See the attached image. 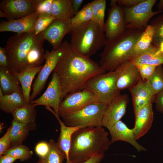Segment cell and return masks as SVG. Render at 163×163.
Here are the masks:
<instances>
[{
  "mask_svg": "<svg viewBox=\"0 0 163 163\" xmlns=\"http://www.w3.org/2000/svg\"><path fill=\"white\" fill-rule=\"evenodd\" d=\"M61 46L62 54L53 72L60 83L62 101L68 94L82 90L92 77L106 72L90 57L74 50L67 41L62 43Z\"/></svg>",
  "mask_w": 163,
  "mask_h": 163,
  "instance_id": "1",
  "label": "cell"
},
{
  "mask_svg": "<svg viewBox=\"0 0 163 163\" xmlns=\"http://www.w3.org/2000/svg\"><path fill=\"white\" fill-rule=\"evenodd\" d=\"M102 126L81 128L73 134L69 153L71 163H83L104 155L112 143Z\"/></svg>",
  "mask_w": 163,
  "mask_h": 163,
  "instance_id": "2",
  "label": "cell"
},
{
  "mask_svg": "<svg viewBox=\"0 0 163 163\" xmlns=\"http://www.w3.org/2000/svg\"><path fill=\"white\" fill-rule=\"evenodd\" d=\"M144 30L126 29L119 36L107 40L100 54L99 65L105 72L114 71L123 62L130 60L134 46Z\"/></svg>",
  "mask_w": 163,
  "mask_h": 163,
  "instance_id": "3",
  "label": "cell"
},
{
  "mask_svg": "<svg viewBox=\"0 0 163 163\" xmlns=\"http://www.w3.org/2000/svg\"><path fill=\"white\" fill-rule=\"evenodd\" d=\"M73 27L70 44L81 55L90 57L105 45L107 40L104 29L97 22L91 20Z\"/></svg>",
  "mask_w": 163,
  "mask_h": 163,
  "instance_id": "4",
  "label": "cell"
},
{
  "mask_svg": "<svg viewBox=\"0 0 163 163\" xmlns=\"http://www.w3.org/2000/svg\"><path fill=\"white\" fill-rule=\"evenodd\" d=\"M36 36L33 31L17 34L8 38L4 48L8 69L13 73L21 72L27 68V57Z\"/></svg>",
  "mask_w": 163,
  "mask_h": 163,
  "instance_id": "5",
  "label": "cell"
},
{
  "mask_svg": "<svg viewBox=\"0 0 163 163\" xmlns=\"http://www.w3.org/2000/svg\"><path fill=\"white\" fill-rule=\"evenodd\" d=\"M117 75L115 71L97 75L88 80L83 89L92 91L99 102L107 105L120 94L117 86Z\"/></svg>",
  "mask_w": 163,
  "mask_h": 163,
  "instance_id": "6",
  "label": "cell"
},
{
  "mask_svg": "<svg viewBox=\"0 0 163 163\" xmlns=\"http://www.w3.org/2000/svg\"><path fill=\"white\" fill-rule=\"evenodd\" d=\"M107 106L104 104L97 102L61 117L64 123L69 126H80L83 128L102 126L103 116Z\"/></svg>",
  "mask_w": 163,
  "mask_h": 163,
  "instance_id": "7",
  "label": "cell"
},
{
  "mask_svg": "<svg viewBox=\"0 0 163 163\" xmlns=\"http://www.w3.org/2000/svg\"><path fill=\"white\" fill-rule=\"evenodd\" d=\"M156 0H144L131 8L123 7L125 15L124 22L126 29L144 30L150 19L162 11H153L152 8Z\"/></svg>",
  "mask_w": 163,
  "mask_h": 163,
  "instance_id": "8",
  "label": "cell"
},
{
  "mask_svg": "<svg viewBox=\"0 0 163 163\" xmlns=\"http://www.w3.org/2000/svg\"><path fill=\"white\" fill-rule=\"evenodd\" d=\"M97 102H99L96 96L88 90L84 89L70 93L61 101L59 107V115L62 117Z\"/></svg>",
  "mask_w": 163,
  "mask_h": 163,
  "instance_id": "9",
  "label": "cell"
},
{
  "mask_svg": "<svg viewBox=\"0 0 163 163\" xmlns=\"http://www.w3.org/2000/svg\"><path fill=\"white\" fill-rule=\"evenodd\" d=\"M62 54L60 46L51 51L46 50L45 53V63L33 83V91L30 94V102L39 95L45 86L46 81L51 73L53 72Z\"/></svg>",
  "mask_w": 163,
  "mask_h": 163,
  "instance_id": "10",
  "label": "cell"
},
{
  "mask_svg": "<svg viewBox=\"0 0 163 163\" xmlns=\"http://www.w3.org/2000/svg\"><path fill=\"white\" fill-rule=\"evenodd\" d=\"M110 5L107 18L104 27L107 40L119 36L126 29L123 7L117 4L116 0H111Z\"/></svg>",
  "mask_w": 163,
  "mask_h": 163,
  "instance_id": "11",
  "label": "cell"
},
{
  "mask_svg": "<svg viewBox=\"0 0 163 163\" xmlns=\"http://www.w3.org/2000/svg\"><path fill=\"white\" fill-rule=\"evenodd\" d=\"M37 0H2L0 10L7 16L8 21L26 17L35 12Z\"/></svg>",
  "mask_w": 163,
  "mask_h": 163,
  "instance_id": "12",
  "label": "cell"
},
{
  "mask_svg": "<svg viewBox=\"0 0 163 163\" xmlns=\"http://www.w3.org/2000/svg\"><path fill=\"white\" fill-rule=\"evenodd\" d=\"M62 88L58 77L53 72L51 80L44 92L39 98L30 103L33 104L35 107L39 105L50 107L59 115V107L62 101Z\"/></svg>",
  "mask_w": 163,
  "mask_h": 163,
  "instance_id": "13",
  "label": "cell"
},
{
  "mask_svg": "<svg viewBox=\"0 0 163 163\" xmlns=\"http://www.w3.org/2000/svg\"><path fill=\"white\" fill-rule=\"evenodd\" d=\"M129 102L127 94H120L107 105L103 116L102 126L109 130L121 120L126 113Z\"/></svg>",
  "mask_w": 163,
  "mask_h": 163,
  "instance_id": "14",
  "label": "cell"
},
{
  "mask_svg": "<svg viewBox=\"0 0 163 163\" xmlns=\"http://www.w3.org/2000/svg\"><path fill=\"white\" fill-rule=\"evenodd\" d=\"M71 20H54L40 33L45 40L51 44L53 49H58L65 36L72 32L73 27L71 23Z\"/></svg>",
  "mask_w": 163,
  "mask_h": 163,
  "instance_id": "15",
  "label": "cell"
},
{
  "mask_svg": "<svg viewBox=\"0 0 163 163\" xmlns=\"http://www.w3.org/2000/svg\"><path fill=\"white\" fill-rule=\"evenodd\" d=\"M114 71L117 75V86L120 91L129 89L141 78L137 67L130 60L122 63Z\"/></svg>",
  "mask_w": 163,
  "mask_h": 163,
  "instance_id": "16",
  "label": "cell"
},
{
  "mask_svg": "<svg viewBox=\"0 0 163 163\" xmlns=\"http://www.w3.org/2000/svg\"><path fill=\"white\" fill-rule=\"evenodd\" d=\"M108 130L111 143L117 141H124L130 144L139 152L147 151L146 148L137 141L133 129L129 128L121 120Z\"/></svg>",
  "mask_w": 163,
  "mask_h": 163,
  "instance_id": "17",
  "label": "cell"
},
{
  "mask_svg": "<svg viewBox=\"0 0 163 163\" xmlns=\"http://www.w3.org/2000/svg\"><path fill=\"white\" fill-rule=\"evenodd\" d=\"M132 97L134 114L140 109L154 102L155 96L153 94L146 80L141 78L138 82L129 89Z\"/></svg>",
  "mask_w": 163,
  "mask_h": 163,
  "instance_id": "18",
  "label": "cell"
},
{
  "mask_svg": "<svg viewBox=\"0 0 163 163\" xmlns=\"http://www.w3.org/2000/svg\"><path fill=\"white\" fill-rule=\"evenodd\" d=\"M39 16L35 12L25 17L9 21H1L0 32L11 31L20 34L34 31Z\"/></svg>",
  "mask_w": 163,
  "mask_h": 163,
  "instance_id": "19",
  "label": "cell"
},
{
  "mask_svg": "<svg viewBox=\"0 0 163 163\" xmlns=\"http://www.w3.org/2000/svg\"><path fill=\"white\" fill-rule=\"evenodd\" d=\"M152 104L142 107L134 114L135 124L133 129L137 140L145 135L151 127L154 119Z\"/></svg>",
  "mask_w": 163,
  "mask_h": 163,
  "instance_id": "20",
  "label": "cell"
},
{
  "mask_svg": "<svg viewBox=\"0 0 163 163\" xmlns=\"http://www.w3.org/2000/svg\"><path fill=\"white\" fill-rule=\"evenodd\" d=\"M50 112L58 120L60 126V132L57 142L58 146L66 156V163H71L69 158L72 137L73 134L78 129L83 128L82 126L71 127L66 126L54 111L52 110Z\"/></svg>",
  "mask_w": 163,
  "mask_h": 163,
  "instance_id": "21",
  "label": "cell"
},
{
  "mask_svg": "<svg viewBox=\"0 0 163 163\" xmlns=\"http://www.w3.org/2000/svg\"><path fill=\"white\" fill-rule=\"evenodd\" d=\"M158 47L152 44L147 50L135 54L129 60L134 65L147 64L156 66L163 64V53H157Z\"/></svg>",
  "mask_w": 163,
  "mask_h": 163,
  "instance_id": "22",
  "label": "cell"
},
{
  "mask_svg": "<svg viewBox=\"0 0 163 163\" xmlns=\"http://www.w3.org/2000/svg\"><path fill=\"white\" fill-rule=\"evenodd\" d=\"M43 66V65H41L29 67L21 72L13 73L21 84L22 93L27 103H29L30 102V91L33 80Z\"/></svg>",
  "mask_w": 163,
  "mask_h": 163,
  "instance_id": "23",
  "label": "cell"
},
{
  "mask_svg": "<svg viewBox=\"0 0 163 163\" xmlns=\"http://www.w3.org/2000/svg\"><path fill=\"white\" fill-rule=\"evenodd\" d=\"M19 83L17 78L8 68L0 66V88L4 95L15 92L22 93Z\"/></svg>",
  "mask_w": 163,
  "mask_h": 163,
  "instance_id": "24",
  "label": "cell"
},
{
  "mask_svg": "<svg viewBox=\"0 0 163 163\" xmlns=\"http://www.w3.org/2000/svg\"><path fill=\"white\" fill-rule=\"evenodd\" d=\"M11 123V147L22 144L29 132L35 130L36 128V123L32 124L23 123L13 119Z\"/></svg>",
  "mask_w": 163,
  "mask_h": 163,
  "instance_id": "25",
  "label": "cell"
},
{
  "mask_svg": "<svg viewBox=\"0 0 163 163\" xmlns=\"http://www.w3.org/2000/svg\"><path fill=\"white\" fill-rule=\"evenodd\" d=\"M45 40L40 33L36 35L34 43L27 57V68L40 66L45 60V53L43 48Z\"/></svg>",
  "mask_w": 163,
  "mask_h": 163,
  "instance_id": "26",
  "label": "cell"
},
{
  "mask_svg": "<svg viewBox=\"0 0 163 163\" xmlns=\"http://www.w3.org/2000/svg\"><path fill=\"white\" fill-rule=\"evenodd\" d=\"M51 14L55 20L71 19L74 15L71 0H53Z\"/></svg>",
  "mask_w": 163,
  "mask_h": 163,
  "instance_id": "27",
  "label": "cell"
},
{
  "mask_svg": "<svg viewBox=\"0 0 163 163\" xmlns=\"http://www.w3.org/2000/svg\"><path fill=\"white\" fill-rule=\"evenodd\" d=\"M27 104L21 93H14L0 97V110L7 113L11 114L16 109Z\"/></svg>",
  "mask_w": 163,
  "mask_h": 163,
  "instance_id": "28",
  "label": "cell"
},
{
  "mask_svg": "<svg viewBox=\"0 0 163 163\" xmlns=\"http://www.w3.org/2000/svg\"><path fill=\"white\" fill-rule=\"evenodd\" d=\"M35 107L33 104L30 103L18 108L11 113L13 119L23 123H35L37 113Z\"/></svg>",
  "mask_w": 163,
  "mask_h": 163,
  "instance_id": "29",
  "label": "cell"
},
{
  "mask_svg": "<svg viewBox=\"0 0 163 163\" xmlns=\"http://www.w3.org/2000/svg\"><path fill=\"white\" fill-rule=\"evenodd\" d=\"M48 143L50 146L48 154L43 158H39L37 163H63L66 156L58 147L57 142L50 139Z\"/></svg>",
  "mask_w": 163,
  "mask_h": 163,
  "instance_id": "30",
  "label": "cell"
},
{
  "mask_svg": "<svg viewBox=\"0 0 163 163\" xmlns=\"http://www.w3.org/2000/svg\"><path fill=\"white\" fill-rule=\"evenodd\" d=\"M146 81L155 96L163 91V68L162 65L156 66L153 74Z\"/></svg>",
  "mask_w": 163,
  "mask_h": 163,
  "instance_id": "31",
  "label": "cell"
},
{
  "mask_svg": "<svg viewBox=\"0 0 163 163\" xmlns=\"http://www.w3.org/2000/svg\"><path fill=\"white\" fill-rule=\"evenodd\" d=\"M153 34V28L149 24L137 42L134 47L133 55L145 51L152 44Z\"/></svg>",
  "mask_w": 163,
  "mask_h": 163,
  "instance_id": "32",
  "label": "cell"
},
{
  "mask_svg": "<svg viewBox=\"0 0 163 163\" xmlns=\"http://www.w3.org/2000/svg\"><path fill=\"white\" fill-rule=\"evenodd\" d=\"M91 2L92 4V20L98 24L104 29L106 1L105 0H94Z\"/></svg>",
  "mask_w": 163,
  "mask_h": 163,
  "instance_id": "33",
  "label": "cell"
},
{
  "mask_svg": "<svg viewBox=\"0 0 163 163\" xmlns=\"http://www.w3.org/2000/svg\"><path fill=\"white\" fill-rule=\"evenodd\" d=\"M4 154L16 158L21 161H23L30 158L33 152L27 146L21 144L10 147Z\"/></svg>",
  "mask_w": 163,
  "mask_h": 163,
  "instance_id": "34",
  "label": "cell"
},
{
  "mask_svg": "<svg viewBox=\"0 0 163 163\" xmlns=\"http://www.w3.org/2000/svg\"><path fill=\"white\" fill-rule=\"evenodd\" d=\"M92 4L91 2L88 3L79 11L71 20L73 26L80 25L92 19Z\"/></svg>",
  "mask_w": 163,
  "mask_h": 163,
  "instance_id": "35",
  "label": "cell"
},
{
  "mask_svg": "<svg viewBox=\"0 0 163 163\" xmlns=\"http://www.w3.org/2000/svg\"><path fill=\"white\" fill-rule=\"evenodd\" d=\"M150 24L152 27L154 32L152 44L158 46L163 41V14L153 19Z\"/></svg>",
  "mask_w": 163,
  "mask_h": 163,
  "instance_id": "36",
  "label": "cell"
},
{
  "mask_svg": "<svg viewBox=\"0 0 163 163\" xmlns=\"http://www.w3.org/2000/svg\"><path fill=\"white\" fill-rule=\"evenodd\" d=\"M53 0H37L35 12L39 17L52 16L51 8Z\"/></svg>",
  "mask_w": 163,
  "mask_h": 163,
  "instance_id": "37",
  "label": "cell"
},
{
  "mask_svg": "<svg viewBox=\"0 0 163 163\" xmlns=\"http://www.w3.org/2000/svg\"><path fill=\"white\" fill-rule=\"evenodd\" d=\"M55 19L51 16L46 17H39L34 28L35 35L40 34L45 30Z\"/></svg>",
  "mask_w": 163,
  "mask_h": 163,
  "instance_id": "38",
  "label": "cell"
},
{
  "mask_svg": "<svg viewBox=\"0 0 163 163\" xmlns=\"http://www.w3.org/2000/svg\"><path fill=\"white\" fill-rule=\"evenodd\" d=\"M11 125L5 133L0 139V156L4 154L5 152L11 147L12 142L11 133Z\"/></svg>",
  "mask_w": 163,
  "mask_h": 163,
  "instance_id": "39",
  "label": "cell"
},
{
  "mask_svg": "<svg viewBox=\"0 0 163 163\" xmlns=\"http://www.w3.org/2000/svg\"><path fill=\"white\" fill-rule=\"evenodd\" d=\"M139 72L141 78L143 81L146 80L153 73L156 66L141 64L135 65Z\"/></svg>",
  "mask_w": 163,
  "mask_h": 163,
  "instance_id": "40",
  "label": "cell"
},
{
  "mask_svg": "<svg viewBox=\"0 0 163 163\" xmlns=\"http://www.w3.org/2000/svg\"><path fill=\"white\" fill-rule=\"evenodd\" d=\"M50 146L48 142L45 141L40 142L36 145L35 151L39 158H43L48 154Z\"/></svg>",
  "mask_w": 163,
  "mask_h": 163,
  "instance_id": "41",
  "label": "cell"
},
{
  "mask_svg": "<svg viewBox=\"0 0 163 163\" xmlns=\"http://www.w3.org/2000/svg\"><path fill=\"white\" fill-rule=\"evenodd\" d=\"M144 0H116L119 5L126 8H131L142 2Z\"/></svg>",
  "mask_w": 163,
  "mask_h": 163,
  "instance_id": "42",
  "label": "cell"
},
{
  "mask_svg": "<svg viewBox=\"0 0 163 163\" xmlns=\"http://www.w3.org/2000/svg\"><path fill=\"white\" fill-rule=\"evenodd\" d=\"M154 102L157 110L163 114V91L155 96Z\"/></svg>",
  "mask_w": 163,
  "mask_h": 163,
  "instance_id": "43",
  "label": "cell"
},
{
  "mask_svg": "<svg viewBox=\"0 0 163 163\" xmlns=\"http://www.w3.org/2000/svg\"><path fill=\"white\" fill-rule=\"evenodd\" d=\"M0 65L5 68H8L7 56L4 48L0 47Z\"/></svg>",
  "mask_w": 163,
  "mask_h": 163,
  "instance_id": "44",
  "label": "cell"
},
{
  "mask_svg": "<svg viewBox=\"0 0 163 163\" xmlns=\"http://www.w3.org/2000/svg\"><path fill=\"white\" fill-rule=\"evenodd\" d=\"M18 159V158H16L3 154L0 156V163H14Z\"/></svg>",
  "mask_w": 163,
  "mask_h": 163,
  "instance_id": "45",
  "label": "cell"
},
{
  "mask_svg": "<svg viewBox=\"0 0 163 163\" xmlns=\"http://www.w3.org/2000/svg\"><path fill=\"white\" fill-rule=\"evenodd\" d=\"M83 0H71V3L74 14L75 15L79 11V9Z\"/></svg>",
  "mask_w": 163,
  "mask_h": 163,
  "instance_id": "46",
  "label": "cell"
},
{
  "mask_svg": "<svg viewBox=\"0 0 163 163\" xmlns=\"http://www.w3.org/2000/svg\"><path fill=\"white\" fill-rule=\"evenodd\" d=\"M104 157V155L95 156L83 163H100Z\"/></svg>",
  "mask_w": 163,
  "mask_h": 163,
  "instance_id": "47",
  "label": "cell"
},
{
  "mask_svg": "<svg viewBox=\"0 0 163 163\" xmlns=\"http://www.w3.org/2000/svg\"><path fill=\"white\" fill-rule=\"evenodd\" d=\"M158 47L157 53H163V41L160 43Z\"/></svg>",
  "mask_w": 163,
  "mask_h": 163,
  "instance_id": "48",
  "label": "cell"
},
{
  "mask_svg": "<svg viewBox=\"0 0 163 163\" xmlns=\"http://www.w3.org/2000/svg\"><path fill=\"white\" fill-rule=\"evenodd\" d=\"M157 8L158 9V11H162V10H163V0L160 1L157 5Z\"/></svg>",
  "mask_w": 163,
  "mask_h": 163,
  "instance_id": "49",
  "label": "cell"
},
{
  "mask_svg": "<svg viewBox=\"0 0 163 163\" xmlns=\"http://www.w3.org/2000/svg\"><path fill=\"white\" fill-rule=\"evenodd\" d=\"M0 17L7 18V16L5 14L3 11H0Z\"/></svg>",
  "mask_w": 163,
  "mask_h": 163,
  "instance_id": "50",
  "label": "cell"
},
{
  "mask_svg": "<svg viewBox=\"0 0 163 163\" xmlns=\"http://www.w3.org/2000/svg\"><path fill=\"white\" fill-rule=\"evenodd\" d=\"M4 94L2 91L1 89L0 88V97H2L4 95Z\"/></svg>",
  "mask_w": 163,
  "mask_h": 163,
  "instance_id": "51",
  "label": "cell"
}]
</instances>
